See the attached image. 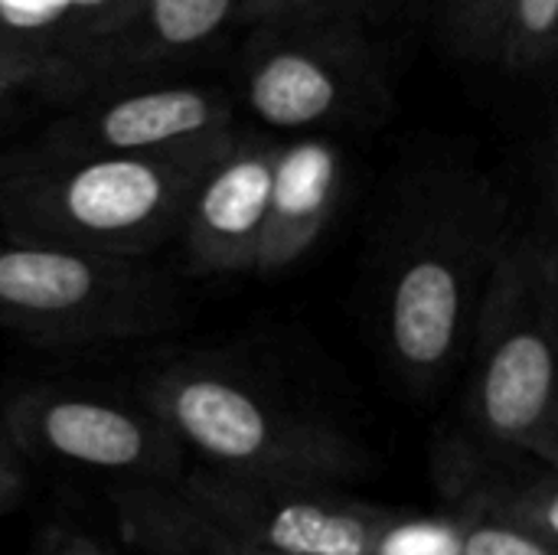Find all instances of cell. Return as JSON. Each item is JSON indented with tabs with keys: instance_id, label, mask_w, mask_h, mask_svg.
Returning <instances> with one entry per match:
<instances>
[{
	"instance_id": "obj_8",
	"label": "cell",
	"mask_w": 558,
	"mask_h": 555,
	"mask_svg": "<svg viewBox=\"0 0 558 555\" xmlns=\"http://www.w3.org/2000/svg\"><path fill=\"white\" fill-rule=\"evenodd\" d=\"M383 95L373 56L360 39L327 33L268 46L245 75V101L278 131H314L350 121Z\"/></svg>"
},
{
	"instance_id": "obj_4",
	"label": "cell",
	"mask_w": 558,
	"mask_h": 555,
	"mask_svg": "<svg viewBox=\"0 0 558 555\" xmlns=\"http://www.w3.org/2000/svg\"><path fill=\"white\" fill-rule=\"evenodd\" d=\"M464 373L471 435L558 464V307L533 232L500 262Z\"/></svg>"
},
{
	"instance_id": "obj_20",
	"label": "cell",
	"mask_w": 558,
	"mask_h": 555,
	"mask_svg": "<svg viewBox=\"0 0 558 555\" xmlns=\"http://www.w3.org/2000/svg\"><path fill=\"white\" fill-rule=\"evenodd\" d=\"M533 236H536V245H539V255H543V268H546V278H549V288H553V298H556L558 307V137L556 147H553V157H549L546 216H543V226L533 229Z\"/></svg>"
},
{
	"instance_id": "obj_14",
	"label": "cell",
	"mask_w": 558,
	"mask_h": 555,
	"mask_svg": "<svg viewBox=\"0 0 558 555\" xmlns=\"http://www.w3.org/2000/svg\"><path fill=\"white\" fill-rule=\"evenodd\" d=\"M556 52L558 0H507L494 62L513 72H530Z\"/></svg>"
},
{
	"instance_id": "obj_15",
	"label": "cell",
	"mask_w": 558,
	"mask_h": 555,
	"mask_svg": "<svg viewBox=\"0 0 558 555\" xmlns=\"http://www.w3.org/2000/svg\"><path fill=\"white\" fill-rule=\"evenodd\" d=\"M239 0H144V23L160 49H193L213 39Z\"/></svg>"
},
{
	"instance_id": "obj_2",
	"label": "cell",
	"mask_w": 558,
	"mask_h": 555,
	"mask_svg": "<svg viewBox=\"0 0 558 555\" xmlns=\"http://www.w3.org/2000/svg\"><path fill=\"white\" fill-rule=\"evenodd\" d=\"M239 134L173 154L26 157L0 170V232L144 258L183 236L209 167Z\"/></svg>"
},
{
	"instance_id": "obj_25",
	"label": "cell",
	"mask_w": 558,
	"mask_h": 555,
	"mask_svg": "<svg viewBox=\"0 0 558 555\" xmlns=\"http://www.w3.org/2000/svg\"><path fill=\"white\" fill-rule=\"evenodd\" d=\"M49 555H111V553H108V550H101V546H95V543H88V540L72 536V540H65L62 546H56Z\"/></svg>"
},
{
	"instance_id": "obj_13",
	"label": "cell",
	"mask_w": 558,
	"mask_h": 555,
	"mask_svg": "<svg viewBox=\"0 0 558 555\" xmlns=\"http://www.w3.org/2000/svg\"><path fill=\"white\" fill-rule=\"evenodd\" d=\"M114 514L128 543L147 555H262L206 517L177 484L114 487Z\"/></svg>"
},
{
	"instance_id": "obj_17",
	"label": "cell",
	"mask_w": 558,
	"mask_h": 555,
	"mask_svg": "<svg viewBox=\"0 0 558 555\" xmlns=\"http://www.w3.org/2000/svg\"><path fill=\"white\" fill-rule=\"evenodd\" d=\"M461 523V555H558L549 540L481 510H451Z\"/></svg>"
},
{
	"instance_id": "obj_21",
	"label": "cell",
	"mask_w": 558,
	"mask_h": 555,
	"mask_svg": "<svg viewBox=\"0 0 558 555\" xmlns=\"http://www.w3.org/2000/svg\"><path fill=\"white\" fill-rule=\"evenodd\" d=\"M26 487V471H23V455L16 451V445L7 438V432L0 429V517L20 500Z\"/></svg>"
},
{
	"instance_id": "obj_11",
	"label": "cell",
	"mask_w": 558,
	"mask_h": 555,
	"mask_svg": "<svg viewBox=\"0 0 558 555\" xmlns=\"http://www.w3.org/2000/svg\"><path fill=\"white\" fill-rule=\"evenodd\" d=\"M432 478L448 510L504 517L558 546V464L481 442L468 429L432 451Z\"/></svg>"
},
{
	"instance_id": "obj_19",
	"label": "cell",
	"mask_w": 558,
	"mask_h": 555,
	"mask_svg": "<svg viewBox=\"0 0 558 555\" xmlns=\"http://www.w3.org/2000/svg\"><path fill=\"white\" fill-rule=\"evenodd\" d=\"M75 20V0H0V43L46 36Z\"/></svg>"
},
{
	"instance_id": "obj_9",
	"label": "cell",
	"mask_w": 558,
	"mask_h": 555,
	"mask_svg": "<svg viewBox=\"0 0 558 555\" xmlns=\"http://www.w3.org/2000/svg\"><path fill=\"white\" fill-rule=\"evenodd\" d=\"M278 144L235 137L203 177L183 226L190 268L199 275L258 272L268 229Z\"/></svg>"
},
{
	"instance_id": "obj_10",
	"label": "cell",
	"mask_w": 558,
	"mask_h": 555,
	"mask_svg": "<svg viewBox=\"0 0 558 555\" xmlns=\"http://www.w3.org/2000/svg\"><path fill=\"white\" fill-rule=\"evenodd\" d=\"M232 105L222 92L170 85L108 101L69 121L52 147L36 157L173 154L232 137Z\"/></svg>"
},
{
	"instance_id": "obj_23",
	"label": "cell",
	"mask_w": 558,
	"mask_h": 555,
	"mask_svg": "<svg viewBox=\"0 0 558 555\" xmlns=\"http://www.w3.org/2000/svg\"><path fill=\"white\" fill-rule=\"evenodd\" d=\"M320 0H242V13L248 20H281L291 13H301Z\"/></svg>"
},
{
	"instance_id": "obj_12",
	"label": "cell",
	"mask_w": 558,
	"mask_h": 555,
	"mask_svg": "<svg viewBox=\"0 0 558 555\" xmlns=\"http://www.w3.org/2000/svg\"><path fill=\"white\" fill-rule=\"evenodd\" d=\"M343 193V157L324 137H298L278 144L268 229L258 272H284L298 265L327 232Z\"/></svg>"
},
{
	"instance_id": "obj_6",
	"label": "cell",
	"mask_w": 558,
	"mask_h": 555,
	"mask_svg": "<svg viewBox=\"0 0 558 555\" xmlns=\"http://www.w3.org/2000/svg\"><path fill=\"white\" fill-rule=\"evenodd\" d=\"M0 429L23 458L52 461L128 484H177L186 448L147 409L111 396L39 386L13 396Z\"/></svg>"
},
{
	"instance_id": "obj_24",
	"label": "cell",
	"mask_w": 558,
	"mask_h": 555,
	"mask_svg": "<svg viewBox=\"0 0 558 555\" xmlns=\"http://www.w3.org/2000/svg\"><path fill=\"white\" fill-rule=\"evenodd\" d=\"M124 0H75V16H111Z\"/></svg>"
},
{
	"instance_id": "obj_3",
	"label": "cell",
	"mask_w": 558,
	"mask_h": 555,
	"mask_svg": "<svg viewBox=\"0 0 558 555\" xmlns=\"http://www.w3.org/2000/svg\"><path fill=\"white\" fill-rule=\"evenodd\" d=\"M144 406L203 458V468L222 474L347 487L373 468V455L347 429L216 360L160 370L144 389Z\"/></svg>"
},
{
	"instance_id": "obj_5",
	"label": "cell",
	"mask_w": 558,
	"mask_h": 555,
	"mask_svg": "<svg viewBox=\"0 0 558 555\" xmlns=\"http://www.w3.org/2000/svg\"><path fill=\"white\" fill-rule=\"evenodd\" d=\"M0 324L43 347H98L167 330L177 298L144 258L0 232Z\"/></svg>"
},
{
	"instance_id": "obj_1",
	"label": "cell",
	"mask_w": 558,
	"mask_h": 555,
	"mask_svg": "<svg viewBox=\"0 0 558 555\" xmlns=\"http://www.w3.org/2000/svg\"><path fill=\"white\" fill-rule=\"evenodd\" d=\"M520 236L484 180H435L389 219L376 258V334L392 373L415 393L468 366L490 285Z\"/></svg>"
},
{
	"instance_id": "obj_7",
	"label": "cell",
	"mask_w": 558,
	"mask_h": 555,
	"mask_svg": "<svg viewBox=\"0 0 558 555\" xmlns=\"http://www.w3.org/2000/svg\"><path fill=\"white\" fill-rule=\"evenodd\" d=\"M177 487L226 533L262 555H373L389 520V507L330 484L196 468Z\"/></svg>"
},
{
	"instance_id": "obj_18",
	"label": "cell",
	"mask_w": 558,
	"mask_h": 555,
	"mask_svg": "<svg viewBox=\"0 0 558 555\" xmlns=\"http://www.w3.org/2000/svg\"><path fill=\"white\" fill-rule=\"evenodd\" d=\"M507 0H448V26L454 46L471 59H497L500 20Z\"/></svg>"
},
{
	"instance_id": "obj_22",
	"label": "cell",
	"mask_w": 558,
	"mask_h": 555,
	"mask_svg": "<svg viewBox=\"0 0 558 555\" xmlns=\"http://www.w3.org/2000/svg\"><path fill=\"white\" fill-rule=\"evenodd\" d=\"M36 72V62L29 56H20L13 46L0 43V101L10 98L23 82H29Z\"/></svg>"
},
{
	"instance_id": "obj_16",
	"label": "cell",
	"mask_w": 558,
	"mask_h": 555,
	"mask_svg": "<svg viewBox=\"0 0 558 555\" xmlns=\"http://www.w3.org/2000/svg\"><path fill=\"white\" fill-rule=\"evenodd\" d=\"M373 555H461V523L445 514L389 510Z\"/></svg>"
}]
</instances>
